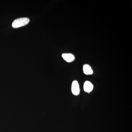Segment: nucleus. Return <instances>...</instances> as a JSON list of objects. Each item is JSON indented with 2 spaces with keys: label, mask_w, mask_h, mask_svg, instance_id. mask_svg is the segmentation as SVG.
I'll list each match as a JSON object with an SVG mask.
<instances>
[{
  "label": "nucleus",
  "mask_w": 132,
  "mask_h": 132,
  "mask_svg": "<svg viewBox=\"0 0 132 132\" xmlns=\"http://www.w3.org/2000/svg\"><path fill=\"white\" fill-rule=\"evenodd\" d=\"M63 59L68 62H71L73 61L75 57L73 54L71 53H64L62 55Z\"/></svg>",
  "instance_id": "obj_3"
},
{
  "label": "nucleus",
  "mask_w": 132,
  "mask_h": 132,
  "mask_svg": "<svg viewBox=\"0 0 132 132\" xmlns=\"http://www.w3.org/2000/svg\"><path fill=\"white\" fill-rule=\"evenodd\" d=\"M71 91L73 94L75 95H78L80 92L79 85L78 81L74 80L73 81L71 86Z\"/></svg>",
  "instance_id": "obj_2"
},
{
  "label": "nucleus",
  "mask_w": 132,
  "mask_h": 132,
  "mask_svg": "<svg viewBox=\"0 0 132 132\" xmlns=\"http://www.w3.org/2000/svg\"><path fill=\"white\" fill-rule=\"evenodd\" d=\"M93 85L90 81H85L83 86L84 91L87 93H90L93 89Z\"/></svg>",
  "instance_id": "obj_4"
},
{
  "label": "nucleus",
  "mask_w": 132,
  "mask_h": 132,
  "mask_svg": "<svg viewBox=\"0 0 132 132\" xmlns=\"http://www.w3.org/2000/svg\"><path fill=\"white\" fill-rule=\"evenodd\" d=\"M29 19L28 18L24 17L16 19L13 22L12 26L13 28H16L23 27L28 24Z\"/></svg>",
  "instance_id": "obj_1"
},
{
  "label": "nucleus",
  "mask_w": 132,
  "mask_h": 132,
  "mask_svg": "<svg viewBox=\"0 0 132 132\" xmlns=\"http://www.w3.org/2000/svg\"><path fill=\"white\" fill-rule=\"evenodd\" d=\"M83 72L86 75H91L93 73V71L91 66L88 64H85L83 66Z\"/></svg>",
  "instance_id": "obj_5"
}]
</instances>
